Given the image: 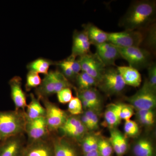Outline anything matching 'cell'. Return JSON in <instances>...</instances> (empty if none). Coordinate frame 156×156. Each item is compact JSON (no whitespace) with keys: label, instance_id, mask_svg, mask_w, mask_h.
I'll use <instances>...</instances> for the list:
<instances>
[{"label":"cell","instance_id":"ac0fdd59","mask_svg":"<svg viewBox=\"0 0 156 156\" xmlns=\"http://www.w3.org/2000/svg\"><path fill=\"white\" fill-rule=\"evenodd\" d=\"M77 95L79 98L88 101L94 107L95 112L98 114L100 112L102 108V98L95 88L87 90H79Z\"/></svg>","mask_w":156,"mask_h":156},{"label":"cell","instance_id":"cb8c5ba5","mask_svg":"<svg viewBox=\"0 0 156 156\" xmlns=\"http://www.w3.org/2000/svg\"><path fill=\"white\" fill-rule=\"evenodd\" d=\"M53 63V62L49 59L40 58L29 63L27 66V68L30 71L38 74H44L46 75L49 72L50 66Z\"/></svg>","mask_w":156,"mask_h":156},{"label":"cell","instance_id":"ffe728a7","mask_svg":"<svg viewBox=\"0 0 156 156\" xmlns=\"http://www.w3.org/2000/svg\"><path fill=\"white\" fill-rule=\"evenodd\" d=\"M55 79L54 70L49 72L42 80L41 85L37 90L40 97H46L55 94Z\"/></svg>","mask_w":156,"mask_h":156},{"label":"cell","instance_id":"8fae6325","mask_svg":"<svg viewBox=\"0 0 156 156\" xmlns=\"http://www.w3.org/2000/svg\"><path fill=\"white\" fill-rule=\"evenodd\" d=\"M48 129L45 117L35 119L27 120L25 130L29 137L35 141L44 136Z\"/></svg>","mask_w":156,"mask_h":156},{"label":"cell","instance_id":"d6a6232c","mask_svg":"<svg viewBox=\"0 0 156 156\" xmlns=\"http://www.w3.org/2000/svg\"><path fill=\"white\" fill-rule=\"evenodd\" d=\"M68 111L74 116L81 114L83 112V107L79 97H73L69 102Z\"/></svg>","mask_w":156,"mask_h":156},{"label":"cell","instance_id":"d590c367","mask_svg":"<svg viewBox=\"0 0 156 156\" xmlns=\"http://www.w3.org/2000/svg\"><path fill=\"white\" fill-rule=\"evenodd\" d=\"M57 97L58 101L62 104L69 103L72 99V92L70 88H65L57 92Z\"/></svg>","mask_w":156,"mask_h":156},{"label":"cell","instance_id":"f35d334b","mask_svg":"<svg viewBox=\"0 0 156 156\" xmlns=\"http://www.w3.org/2000/svg\"><path fill=\"white\" fill-rule=\"evenodd\" d=\"M88 118L92 125L93 130H97L99 128V119L98 114L94 111L88 110L84 113Z\"/></svg>","mask_w":156,"mask_h":156},{"label":"cell","instance_id":"9a60e30c","mask_svg":"<svg viewBox=\"0 0 156 156\" xmlns=\"http://www.w3.org/2000/svg\"><path fill=\"white\" fill-rule=\"evenodd\" d=\"M126 85L139 87L142 82L141 74L138 70L130 66H119L117 68Z\"/></svg>","mask_w":156,"mask_h":156},{"label":"cell","instance_id":"484cf974","mask_svg":"<svg viewBox=\"0 0 156 156\" xmlns=\"http://www.w3.org/2000/svg\"><path fill=\"white\" fill-rule=\"evenodd\" d=\"M98 136L94 134H86L81 140V146L83 154L97 150Z\"/></svg>","mask_w":156,"mask_h":156},{"label":"cell","instance_id":"8992f818","mask_svg":"<svg viewBox=\"0 0 156 156\" xmlns=\"http://www.w3.org/2000/svg\"><path fill=\"white\" fill-rule=\"evenodd\" d=\"M144 38V34L142 30H125L108 33V42L119 48L140 47Z\"/></svg>","mask_w":156,"mask_h":156},{"label":"cell","instance_id":"7bdbcfd3","mask_svg":"<svg viewBox=\"0 0 156 156\" xmlns=\"http://www.w3.org/2000/svg\"><path fill=\"white\" fill-rule=\"evenodd\" d=\"M83 156H101L97 150L83 154Z\"/></svg>","mask_w":156,"mask_h":156},{"label":"cell","instance_id":"6da1fadb","mask_svg":"<svg viewBox=\"0 0 156 156\" xmlns=\"http://www.w3.org/2000/svg\"><path fill=\"white\" fill-rule=\"evenodd\" d=\"M156 2L154 0L134 1L119 21L125 30H143L154 23Z\"/></svg>","mask_w":156,"mask_h":156},{"label":"cell","instance_id":"83f0119b","mask_svg":"<svg viewBox=\"0 0 156 156\" xmlns=\"http://www.w3.org/2000/svg\"><path fill=\"white\" fill-rule=\"evenodd\" d=\"M97 150L101 156H112L114 151L109 139L98 136Z\"/></svg>","mask_w":156,"mask_h":156},{"label":"cell","instance_id":"ba28073f","mask_svg":"<svg viewBox=\"0 0 156 156\" xmlns=\"http://www.w3.org/2000/svg\"><path fill=\"white\" fill-rule=\"evenodd\" d=\"M45 119L49 130L61 128L68 118L66 112L51 102L45 101Z\"/></svg>","mask_w":156,"mask_h":156},{"label":"cell","instance_id":"9c48e42d","mask_svg":"<svg viewBox=\"0 0 156 156\" xmlns=\"http://www.w3.org/2000/svg\"><path fill=\"white\" fill-rule=\"evenodd\" d=\"M95 47V53L106 67L115 66V62L121 58L118 47L110 42H105Z\"/></svg>","mask_w":156,"mask_h":156},{"label":"cell","instance_id":"836d02e7","mask_svg":"<svg viewBox=\"0 0 156 156\" xmlns=\"http://www.w3.org/2000/svg\"><path fill=\"white\" fill-rule=\"evenodd\" d=\"M83 123L81 122L80 118L79 117L75 116L68 117L65 122L60 128L64 133L66 131L80 126Z\"/></svg>","mask_w":156,"mask_h":156},{"label":"cell","instance_id":"7c38bea8","mask_svg":"<svg viewBox=\"0 0 156 156\" xmlns=\"http://www.w3.org/2000/svg\"><path fill=\"white\" fill-rule=\"evenodd\" d=\"M21 78L14 76L9 81L11 87V96L16 107V111L24 109L27 106L25 93L22 88Z\"/></svg>","mask_w":156,"mask_h":156},{"label":"cell","instance_id":"7a4b0ae2","mask_svg":"<svg viewBox=\"0 0 156 156\" xmlns=\"http://www.w3.org/2000/svg\"><path fill=\"white\" fill-rule=\"evenodd\" d=\"M25 118L17 111L0 112V140L11 138L25 130Z\"/></svg>","mask_w":156,"mask_h":156},{"label":"cell","instance_id":"e0dca14e","mask_svg":"<svg viewBox=\"0 0 156 156\" xmlns=\"http://www.w3.org/2000/svg\"><path fill=\"white\" fill-rule=\"evenodd\" d=\"M134 156H155L154 147L147 137H141L136 140L132 147Z\"/></svg>","mask_w":156,"mask_h":156},{"label":"cell","instance_id":"60d3db41","mask_svg":"<svg viewBox=\"0 0 156 156\" xmlns=\"http://www.w3.org/2000/svg\"><path fill=\"white\" fill-rule=\"evenodd\" d=\"M137 120L140 124L143 126L146 127H149L154 125L155 122V119H150V118H146L144 117L136 118Z\"/></svg>","mask_w":156,"mask_h":156},{"label":"cell","instance_id":"4dcf8cb0","mask_svg":"<svg viewBox=\"0 0 156 156\" xmlns=\"http://www.w3.org/2000/svg\"><path fill=\"white\" fill-rule=\"evenodd\" d=\"M41 82V79L38 73L29 71L27 75L26 88L29 91L32 88L39 87Z\"/></svg>","mask_w":156,"mask_h":156},{"label":"cell","instance_id":"4fadbf2b","mask_svg":"<svg viewBox=\"0 0 156 156\" xmlns=\"http://www.w3.org/2000/svg\"><path fill=\"white\" fill-rule=\"evenodd\" d=\"M109 140L117 156H123L128 150V144L125 134L116 128L110 129Z\"/></svg>","mask_w":156,"mask_h":156},{"label":"cell","instance_id":"44dd1931","mask_svg":"<svg viewBox=\"0 0 156 156\" xmlns=\"http://www.w3.org/2000/svg\"><path fill=\"white\" fill-rule=\"evenodd\" d=\"M0 145V156H20L21 144L19 140L9 138Z\"/></svg>","mask_w":156,"mask_h":156},{"label":"cell","instance_id":"5bb4252c","mask_svg":"<svg viewBox=\"0 0 156 156\" xmlns=\"http://www.w3.org/2000/svg\"><path fill=\"white\" fill-rule=\"evenodd\" d=\"M123 103L121 102L112 103L107 107L104 113V119L105 125L110 129L116 128L120 125L122 119L120 112Z\"/></svg>","mask_w":156,"mask_h":156},{"label":"cell","instance_id":"2e32d148","mask_svg":"<svg viewBox=\"0 0 156 156\" xmlns=\"http://www.w3.org/2000/svg\"><path fill=\"white\" fill-rule=\"evenodd\" d=\"M83 30L87 34L91 44L96 46L108 42V33L104 31L92 23L83 25Z\"/></svg>","mask_w":156,"mask_h":156},{"label":"cell","instance_id":"5b68a950","mask_svg":"<svg viewBox=\"0 0 156 156\" xmlns=\"http://www.w3.org/2000/svg\"><path fill=\"white\" fill-rule=\"evenodd\" d=\"M122 78L117 68L106 67L98 87L108 95H119L126 87Z\"/></svg>","mask_w":156,"mask_h":156},{"label":"cell","instance_id":"e575fe53","mask_svg":"<svg viewBox=\"0 0 156 156\" xmlns=\"http://www.w3.org/2000/svg\"><path fill=\"white\" fill-rule=\"evenodd\" d=\"M148 77L146 80L148 84L154 90L156 91V64L152 62L147 68Z\"/></svg>","mask_w":156,"mask_h":156},{"label":"cell","instance_id":"d6986e66","mask_svg":"<svg viewBox=\"0 0 156 156\" xmlns=\"http://www.w3.org/2000/svg\"><path fill=\"white\" fill-rule=\"evenodd\" d=\"M54 156H78L76 147L63 138H58L53 144Z\"/></svg>","mask_w":156,"mask_h":156},{"label":"cell","instance_id":"8d00e7d4","mask_svg":"<svg viewBox=\"0 0 156 156\" xmlns=\"http://www.w3.org/2000/svg\"><path fill=\"white\" fill-rule=\"evenodd\" d=\"M134 108L130 105L123 103V106L120 112L121 119L125 121H129L134 115Z\"/></svg>","mask_w":156,"mask_h":156},{"label":"cell","instance_id":"ab89813d","mask_svg":"<svg viewBox=\"0 0 156 156\" xmlns=\"http://www.w3.org/2000/svg\"><path fill=\"white\" fill-rule=\"evenodd\" d=\"M65 60L67 62L69 65L70 66L71 68L72 69L76 76L81 71L80 65L78 59H76V58H75L70 55Z\"/></svg>","mask_w":156,"mask_h":156},{"label":"cell","instance_id":"d4e9b609","mask_svg":"<svg viewBox=\"0 0 156 156\" xmlns=\"http://www.w3.org/2000/svg\"><path fill=\"white\" fill-rule=\"evenodd\" d=\"M76 79L79 90H87L95 88L98 85V82L94 78L84 72L79 73L76 76Z\"/></svg>","mask_w":156,"mask_h":156},{"label":"cell","instance_id":"4316f807","mask_svg":"<svg viewBox=\"0 0 156 156\" xmlns=\"http://www.w3.org/2000/svg\"><path fill=\"white\" fill-rule=\"evenodd\" d=\"M146 33L144 34L143 44L147 46V50L151 53H154L156 51V23H153L146 29Z\"/></svg>","mask_w":156,"mask_h":156},{"label":"cell","instance_id":"f546056e","mask_svg":"<svg viewBox=\"0 0 156 156\" xmlns=\"http://www.w3.org/2000/svg\"><path fill=\"white\" fill-rule=\"evenodd\" d=\"M124 129L125 135L126 137H136L139 134L140 129L138 124L132 120L125 122Z\"/></svg>","mask_w":156,"mask_h":156},{"label":"cell","instance_id":"603a6c76","mask_svg":"<svg viewBox=\"0 0 156 156\" xmlns=\"http://www.w3.org/2000/svg\"><path fill=\"white\" fill-rule=\"evenodd\" d=\"M31 101L27 105L26 117L28 120H34L42 117H45V109L42 106L33 94H30Z\"/></svg>","mask_w":156,"mask_h":156},{"label":"cell","instance_id":"74e56055","mask_svg":"<svg viewBox=\"0 0 156 156\" xmlns=\"http://www.w3.org/2000/svg\"><path fill=\"white\" fill-rule=\"evenodd\" d=\"M57 65L61 69L62 73L67 79H72L74 78H76V75L65 59L58 62L57 63Z\"/></svg>","mask_w":156,"mask_h":156},{"label":"cell","instance_id":"52a82bcc","mask_svg":"<svg viewBox=\"0 0 156 156\" xmlns=\"http://www.w3.org/2000/svg\"><path fill=\"white\" fill-rule=\"evenodd\" d=\"M78 60L80 65L81 71L91 76L98 83L102 78L106 67L97 54L90 52L80 56Z\"/></svg>","mask_w":156,"mask_h":156},{"label":"cell","instance_id":"f1b7e54d","mask_svg":"<svg viewBox=\"0 0 156 156\" xmlns=\"http://www.w3.org/2000/svg\"><path fill=\"white\" fill-rule=\"evenodd\" d=\"M55 79V94H56L62 89L72 87L68 80L66 77L61 72L58 70H54Z\"/></svg>","mask_w":156,"mask_h":156},{"label":"cell","instance_id":"277c9868","mask_svg":"<svg viewBox=\"0 0 156 156\" xmlns=\"http://www.w3.org/2000/svg\"><path fill=\"white\" fill-rule=\"evenodd\" d=\"M126 100L136 111L154 109L156 106V91L145 80L141 88L134 95L126 97Z\"/></svg>","mask_w":156,"mask_h":156},{"label":"cell","instance_id":"30bf717a","mask_svg":"<svg viewBox=\"0 0 156 156\" xmlns=\"http://www.w3.org/2000/svg\"><path fill=\"white\" fill-rule=\"evenodd\" d=\"M91 44L84 30H75L73 35L72 53L71 56L76 58L90 53Z\"/></svg>","mask_w":156,"mask_h":156},{"label":"cell","instance_id":"b9f144b4","mask_svg":"<svg viewBox=\"0 0 156 156\" xmlns=\"http://www.w3.org/2000/svg\"><path fill=\"white\" fill-rule=\"evenodd\" d=\"M81 122L83 123L85 127L87 128L88 131L90 130V131H93V128H92V125L91 124V122L89 120V118H88L85 114H83L81 116L80 118Z\"/></svg>","mask_w":156,"mask_h":156},{"label":"cell","instance_id":"1f68e13d","mask_svg":"<svg viewBox=\"0 0 156 156\" xmlns=\"http://www.w3.org/2000/svg\"><path fill=\"white\" fill-rule=\"evenodd\" d=\"M88 129L83 124L64 132L66 136L76 140H81L87 134Z\"/></svg>","mask_w":156,"mask_h":156},{"label":"cell","instance_id":"7402d4cb","mask_svg":"<svg viewBox=\"0 0 156 156\" xmlns=\"http://www.w3.org/2000/svg\"><path fill=\"white\" fill-rule=\"evenodd\" d=\"M24 156H54L53 149L44 142H36L24 152Z\"/></svg>","mask_w":156,"mask_h":156},{"label":"cell","instance_id":"3957f363","mask_svg":"<svg viewBox=\"0 0 156 156\" xmlns=\"http://www.w3.org/2000/svg\"><path fill=\"white\" fill-rule=\"evenodd\" d=\"M121 58L128 62L129 66L138 70L148 67L152 62L150 51L141 47L122 48L118 47Z\"/></svg>","mask_w":156,"mask_h":156}]
</instances>
